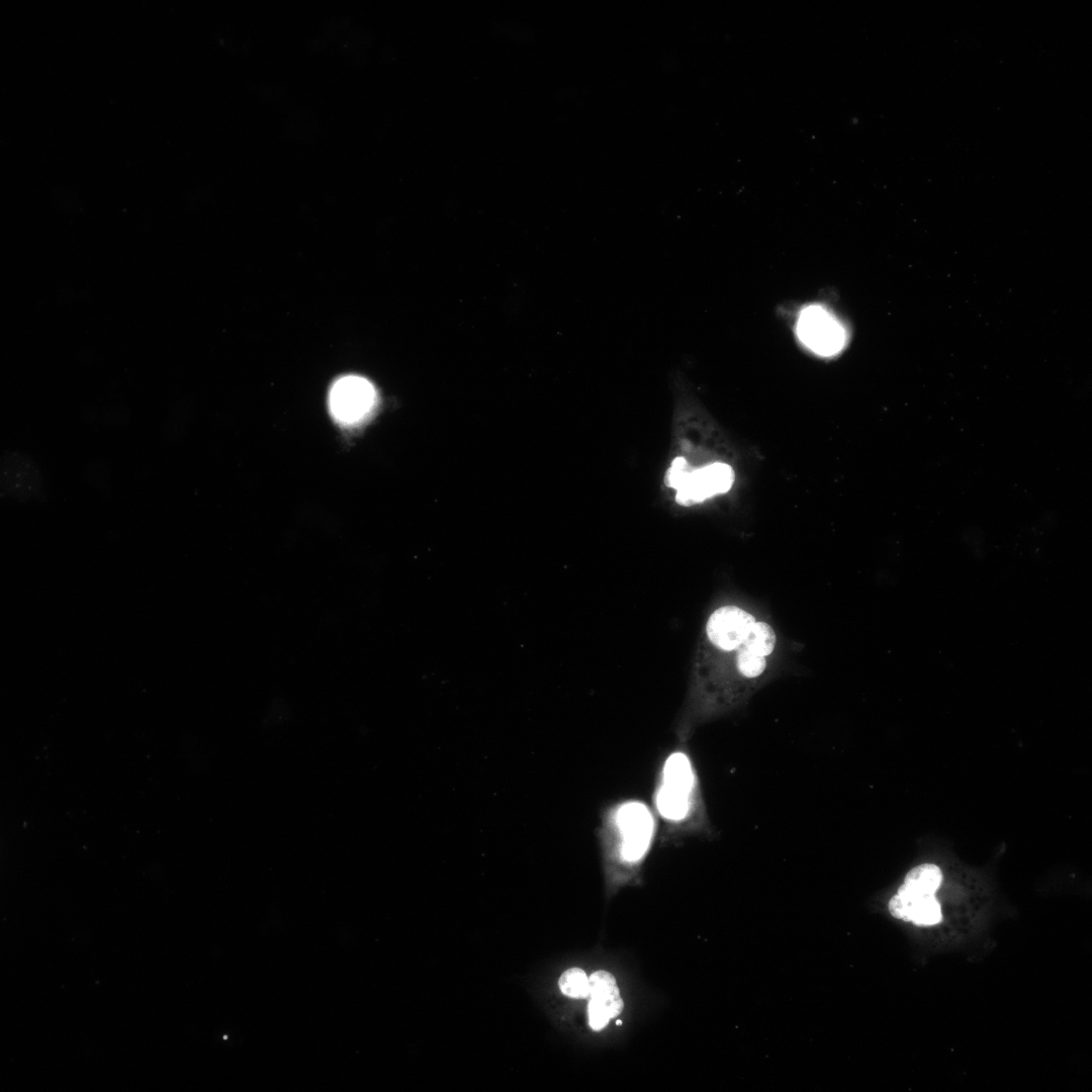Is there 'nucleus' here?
<instances>
[{
  "label": "nucleus",
  "instance_id": "obj_1",
  "mask_svg": "<svg viewBox=\"0 0 1092 1092\" xmlns=\"http://www.w3.org/2000/svg\"><path fill=\"white\" fill-rule=\"evenodd\" d=\"M652 808L662 822L664 842L713 835L695 762L682 749L669 752L660 762Z\"/></svg>",
  "mask_w": 1092,
  "mask_h": 1092
},
{
  "label": "nucleus",
  "instance_id": "obj_2",
  "mask_svg": "<svg viewBox=\"0 0 1092 1092\" xmlns=\"http://www.w3.org/2000/svg\"><path fill=\"white\" fill-rule=\"evenodd\" d=\"M658 818L645 801L627 798L606 806L598 828L605 858L623 868L639 867L655 843Z\"/></svg>",
  "mask_w": 1092,
  "mask_h": 1092
},
{
  "label": "nucleus",
  "instance_id": "obj_3",
  "mask_svg": "<svg viewBox=\"0 0 1092 1092\" xmlns=\"http://www.w3.org/2000/svg\"><path fill=\"white\" fill-rule=\"evenodd\" d=\"M734 481V470L726 463L695 467L681 456L675 457L664 473L665 485L674 491L675 502L684 507L725 493Z\"/></svg>",
  "mask_w": 1092,
  "mask_h": 1092
},
{
  "label": "nucleus",
  "instance_id": "obj_4",
  "mask_svg": "<svg viewBox=\"0 0 1092 1092\" xmlns=\"http://www.w3.org/2000/svg\"><path fill=\"white\" fill-rule=\"evenodd\" d=\"M795 331L801 344L821 357L840 353L848 340V332L842 321L827 306L818 303L802 308Z\"/></svg>",
  "mask_w": 1092,
  "mask_h": 1092
},
{
  "label": "nucleus",
  "instance_id": "obj_5",
  "mask_svg": "<svg viewBox=\"0 0 1092 1092\" xmlns=\"http://www.w3.org/2000/svg\"><path fill=\"white\" fill-rule=\"evenodd\" d=\"M376 400L373 385L367 379L355 375L338 379L329 396L331 414L344 425H355L366 419Z\"/></svg>",
  "mask_w": 1092,
  "mask_h": 1092
},
{
  "label": "nucleus",
  "instance_id": "obj_6",
  "mask_svg": "<svg viewBox=\"0 0 1092 1092\" xmlns=\"http://www.w3.org/2000/svg\"><path fill=\"white\" fill-rule=\"evenodd\" d=\"M1 487L5 494L19 500H29L42 492V480L31 459L11 452L5 454L1 461Z\"/></svg>",
  "mask_w": 1092,
  "mask_h": 1092
},
{
  "label": "nucleus",
  "instance_id": "obj_7",
  "mask_svg": "<svg viewBox=\"0 0 1092 1092\" xmlns=\"http://www.w3.org/2000/svg\"><path fill=\"white\" fill-rule=\"evenodd\" d=\"M755 622L752 615L744 610L726 606L717 609L709 618L706 626L710 641L720 649L731 651L742 645L748 630Z\"/></svg>",
  "mask_w": 1092,
  "mask_h": 1092
},
{
  "label": "nucleus",
  "instance_id": "obj_8",
  "mask_svg": "<svg viewBox=\"0 0 1092 1092\" xmlns=\"http://www.w3.org/2000/svg\"><path fill=\"white\" fill-rule=\"evenodd\" d=\"M889 912L895 918L920 926H931L941 921L940 905L934 895H917L898 889L890 899Z\"/></svg>",
  "mask_w": 1092,
  "mask_h": 1092
},
{
  "label": "nucleus",
  "instance_id": "obj_9",
  "mask_svg": "<svg viewBox=\"0 0 1092 1092\" xmlns=\"http://www.w3.org/2000/svg\"><path fill=\"white\" fill-rule=\"evenodd\" d=\"M588 987L590 1001L605 1009L610 1018L622 1012L624 1003L612 974L606 971L593 973L588 978Z\"/></svg>",
  "mask_w": 1092,
  "mask_h": 1092
},
{
  "label": "nucleus",
  "instance_id": "obj_10",
  "mask_svg": "<svg viewBox=\"0 0 1092 1092\" xmlns=\"http://www.w3.org/2000/svg\"><path fill=\"white\" fill-rule=\"evenodd\" d=\"M941 880L942 874L937 866L923 863L910 870L899 888L912 894L934 895Z\"/></svg>",
  "mask_w": 1092,
  "mask_h": 1092
},
{
  "label": "nucleus",
  "instance_id": "obj_11",
  "mask_svg": "<svg viewBox=\"0 0 1092 1092\" xmlns=\"http://www.w3.org/2000/svg\"><path fill=\"white\" fill-rule=\"evenodd\" d=\"M776 645V634L772 628L764 622H754L747 632L742 646L760 655L771 653Z\"/></svg>",
  "mask_w": 1092,
  "mask_h": 1092
},
{
  "label": "nucleus",
  "instance_id": "obj_12",
  "mask_svg": "<svg viewBox=\"0 0 1092 1092\" xmlns=\"http://www.w3.org/2000/svg\"><path fill=\"white\" fill-rule=\"evenodd\" d=\"M561 992L571 998L589 997L588 978L579 968L566 970L559 979Z\"/></svg>",
  "mask_w": 1092,
  "mask_h": 1092
},
{
  "label": "nucleus",
  "instance_id": "obj_13",
  "mask_svg": "<svg viewBox=\"0 0 1092 1092\" xmlns=\"http://www.w3.org/2000/svg\"><path fill=\"white\" fill-rule=\"evenodd\" d=\"M766 665L763 655L741 647L737 655L739 671L746 677L752 678L760 675Z\"/></svg>",
  "mask_w": 1092,
  "mask_h": 1092
},
{
  "label": "nucleus",
  "instance_id": "obj_14",
  "mask_svg": "<svg viewBox=\"0 0 1092 1092\" xmlns=\"http://www.w3.org/2000/svg\"><path fill=\"white\" fill-rule=\"evenodd\" d=\"M588 1020L589 1025L594 1030H600L608 1024L610 1016L605 1009L589 1000Z\"/></svg>",
  "mask_w": 1092,
  "mask_h": 1092
},
{
  "label": "nucleus",
  "instance_id": "obj_15",
  "mask_svg": "<svg viewBox=\"0 0 1092 1092\" xmlns=\"http://www.w3.org/2000/svg\"><path fill=\"white\" fill-rule=\"evenodd\" d=\"M617 1024H618V1025H620V1024H621V1020H618V1021H617Z\"/></svg>",
  "mask_w": 1092,
  "mask_h": 1092
}]
</instances>
